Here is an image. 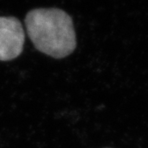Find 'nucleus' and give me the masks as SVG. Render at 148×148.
I'll list each match as a JSON object with an SVG mask.
<instances>
[{
    "label": "nucleus",
    "instance_id": "1",
    "mask_svg": "<svg viewBox=\"0 0 148 148\" xmlns=\"http://www.w3.org/2000/svg\"><path fill=\"white\" fill-rule=\"evenodd\" d=\"M27 34L35 47L54 58L70 55L77 46L73 22L59 8H36L25 18Z\"/></svg>",
    "mask_w": 148,
    "mask_h": 148
},
{
    "label": "nucleus",
    "instance_id": "2",
    "mask_svg": "<svg viewBox=\"0 0 148 148\" xmlns=\"http://www.w3.org/2000/svg\"><path fill=\"white\" fill-rule=\"evenodd\" d=\"M24 43L25 33L21 21L14 16H0V61L17 58Z\"/></svg>",
    "mask_w": 148,
    "mask_h": 148
}]
</instances>
